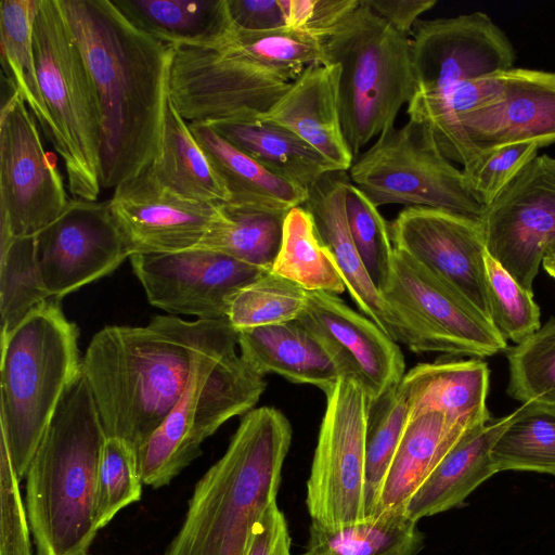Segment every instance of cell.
<instances>
[{
    "mask_svg": "<svg viewBox=\"0 0 555 555\" xmlns=\"http://www.w3.org/2000/svg\"><path fill=\"white\" fill-rule=\"evenodd\" d=\"M96 87L101 185L116 188L163 151L173 47L133 24L111 0H59Z\"/></svg>",
    "mask_w": 555,
    "mask_h": 555,
    "instance_id": "6da1fadb",
    "label": "cell"
},
{
    "mask_svg": "<svg viewBox=\"0 0 555 555\" xmlns=\"http://www.w3.org/2000/svg\"><path fill=\"white\" fill-rule=\"evenodd\" d=\"M230 327L228 320L170 314L144 326H105L94 334L82 373L106 437L137 452L177 404L197 351Z\"/></svg>",
    "mask_w": 555,
    "mask_h": 555,
    "instance_id": "7a4b0ae2",
    "label": "cell"
},
{
    "mask_svg": "<svg viewBox=\"0 0 555 555\" xmlns=\"http://www.w3.org/2000/svg\"><path fill=\"white\" fill-rule=\"evenodd\" d=\"M291 442L292 426L280 410L260 406L244 414L223 455L196 482L164 555H246L276 501Z\"/></svg>",
    "mask_w": 555,
    "mask_h": 555,
    "instance_id": "3957f363",
    "label": "cell"
},
{
    "mask_svg": "<svg viewBox=\"0 0 555 555\" xmlns=\"http://www.w3.org/2000/svg\"><path fill=\"white\" fill-rule=\"evenodd\" d=\"M82 369L66 390L26 474L36 555H83L99 531L95 492L106 440Z\"/></svg>",
    "mask_w": 555,
    "mask_h": 555,
    "instance_id": "277c9868",
    "label": "cell"
},
{
    "mask_svg": "<svg viewBox=\"0 0 555 555\" xmlns=\"http://www.w3.org/2000/svg\"><path fill=\"white\" fill-rule=\"evenodd\" d=\"M79 331L50 298L1 335V438L20 480L68 387L80 374Z\"/></svg>",
    "mask_w": 555,
    "mask_h": 555,
    "instance_id": "5b68a950",
    "label": "cell"
},
{
    "mask_svg": "<svg viewBox=\"0 0 555 555\" xmlns=\"http://www.w3.org/2000/svg\"><path fill=\"white\" fill-rule=\"evenodd\" d=\"M236 345L237 332L230 327L197 351L177 404L137 450L144 485H169L202 454L203 442L222 424L258 402L266 382L236 352Z\"/></svg>",
    "mask_w": 555,
    "mask_h": 555,
    "instance_id": "8992f818",
    "label": "cell"
},
{
    "mask_svg": "<svg viewBox=\"0 0 555 555\" xmlns=\"http://www.w3.org/2000/svg\"><path fill=\"white\" fill-rule=\"evenodd\" d=\"M323 48L326 64L340 67V119L356 159L372 139L395 127L414 94L411 39L360 0Z\"/></svg>",
    "mask_w": 555,
    "mask_h": 555,
    "instance_id": "52a82bcc",
    "label": "cell"
},
{
    "mask_svg": "<svg viewBox=\"0 0 555 555\" xmlns=\"http://www.w3.org/2000/svg\"><path fill=\"white\" fill-rule=\"evenodd\" d=\"M37 76L55 152L73 199L101 192L102 114L95 83L59 0H38L33 24Z\"/></svg>",
    "mask_w": 555,
    "mask_h": 555,
    "instance_id": "ba28073f",
    "label": "cell"
},
{
    "mask_svg": "<svg viewBox=\"0 0 555 555\" xmlns=\"http://www.w3.org/2000/svg\"><path fill=\"white\" fill-rule=\"evenodd\" d=\"M351 182L376 206L401 204L449 210L479 220L485 206L418 124L383 132L348 170Z\"/></svg>",
    "mask_w": 555,
    "mask_h": 555,
    "instance_id": "9c48e42d",
    "label": "cell"
},
{
    "mask_svg": "<svg viewBox=\"0 0 555 555\" xmlns=\"http://www.w3.org/2000/svg\"><path fill=\"white\" fill-rule=\"evenodd\" d=\"M414 352L476 359L507 350V340L460 292L393 247L390 276L379 292Z\"/></svg>",
    "mask_w": 555,
    "mask_h": 555,
    "instance_id": "30bf717a",
    "label": "cell"
},
{
    "mask_svg": "<svg viewBox=\"0 0 555 555\" xmlns=\"http://www.w3.org/2000/svg\"><path fill=\"white\" fill-rule=\"evenodd\" d=\"M289 85L221 39L173 47L169 96L189 124L259 119Z\"/></svg>",
    "mask_w": 555,
    "mask_h": 555,
    "instance_id": "8fae6325",
    "label": "cell"
},
{
    "mask_svg": "<svg viewBox=\"0 0 555 555\" xmlns=\"http://www.w3.org/2000/svg\"><path fill=\"white\" fill-rule=\"evenodd\" d=\"M306 504L311 521L339 526L366 518L365 434L369 402L362 387L340 377L325 392Z\"/></svg>",
    "mask_w": 555,
    "mask_h": 555,
    "instance_id": "7c38bea8",
    "label": "cell"
},
{
    "mask_svg": "<svg viewBox=\"0 0 555 555\" xmlns=\"http://www.w3.org/2000/svg\"><path fill=\"white\" fill-rule=\"evenodd\" d=\"M22 93L0 111V242L35 236L67 208L63 178L49 158Z\"/></svg>",
    "mask_w": 555,
    "mask_h": 555,
    "instance_id": "4fadbf2b",
    "label": "cell"
},
{
    "mask_svg": "<svg viewBox=\"0 0 555 555\" xmlns=\"http://www.w3.org/2000/svg\"><path fill=\"white\" fill-rule=\"evenodd\" d=\"M479 221L487 253L532 293L543 259L555 249V158L537 155Z\"/></svg>",
    "mask_w": 555,
    "mask_h": 555,
    "instance_id": "5bb4252c",
    "label": "cell"
},
{
    "mask_svg": "<svg viewBox=\"0 0 555 555\" xmlns=\"http://www.w3.org/2000/svg\"><path fill=\"white\" fill-rule=\"evenodd\" d=\"M411 51L415 90L410 102L437 98L455 86L513 67L515 51L483 12L418 20Z\"/></svg>",
    "mask_w": 555,
    "mask_h": 555,
    "instance_id": "9a60e30c",
    "label": "cell"
},
{
    "mask_svg": "<svg viewBox=\"0 0 555 555\" xmlns=\"http://www.w3.org/2000/svg\"><path fill=\"white\" fill-rule=\"evenodd\" d=\"M151 305L170 314L228 320L230 298L268 271L228 255L192 248L129 257Z\"/></svg>",
    "mask_w": 555,
    "mask_h": 555,
    "instance_id": "2e32d148",
    "label": "cell"
},
{
    "mask_svg": "<svg viewBox=\"0 0 555 555\" xmlns=\"http://www.w3.org/2000/svg\"><path fill=\"white\" fill-rule=\"evenodd\" d=\"M37 242L42 281L56 299L112 273L130 257L108 201L70 199Z\"/></svg>",
    "mask_w": 555,
    "mask_h": 555,
    "instance_id": "e0dca14e",
    "label": "cell"
},
{
    "mask_svg": "<svg viewBox=\"0 0 555 555\" xmlns=\"http://www.w3.org/2000/svg\"><path fill=\"white\" fill-rule=\"evenodd\" d=\"M389 233L395 248L444 279L492 323L487 249L479 220L449 210L411 206L389 223Z\"/></svg>",
    "mask_w": 555,
    "mask_h": 555,
    "instance_id": "ac0fdd59",
    "label": "cell"
},
{
    "mask_svg": "<svg viewBox=\"0 0 555 555\" xmlns=\"http://www.w3.org/2000/svg\"><path fill=\"white\" fill-rule=\"evenodd\" d=\"M499 80L495 98L457 122L454 162L462 166L504 144L555 143V73L512 67Z\"/></svg>",
    "mask_w": 555,
    "mask_h": 555,
    "instance_id": "d6986e66",
    "label": "cell"
},
{
    "mask_svg": "<svg viewBox=\"0 0 555 555\" xmlns=\"http://www.w3.org/2000/svg\"><path fill=\"white\" fill-rule=\"evenodd\" d=\"M108 203L130 256L195 248L223 216L222 204L181 197L149 168L117 185Z\"/></svg>",
    "mask_w": 555,
    "mask_h": 555,
    "instance_id": "ffe728a7",
    "label": "cell"
},
{
    "mask_svg": "<svg viewBox=\"0 0 555 555\" xmlns=\"http://www.w3.org/2000/svg\"><path fill=\"white\" fill-rule=\"evenodd\" d=\"M296 320L321 340L343 377L362 387L369 405L401 383L405 364L400 347L337 295L308 292L306 307Z\"/></svg>",
    "mask_w": 555,
    "mask_h": 555,
    "instance_id": "44dd1931",
    "label": "cell"
},
{
    "mask_svg": "<svg viewBox=\"0 0 555 555\" xmlns=\"http://www.w3.org/2000/svg\"><path fill=\"white\" fill-rule=\"evenodd\" d=\"M348 171L324 173L307 189L302 207L311 215L319 236L333 256L346 288L357 307L396 343L403 333L378 289L371 281L351 237L346 214Z\"/></svg>",
    "mask_w": 555,
    "mask_h": 555,
    "instance_id": "7402d4cb",
    "label": "cell"
},
{
    "mask_svg": "<svg viewBox=\"0 0 555 555\" xmlns=\"http://www.w3.org/2000/svg\"><path fill=\"white\" fill-rule=\"evenodd\" d=\"M339 76L338 64L306 67L259 119L287 128L337 170L348 171L354 157L341 126Z\"/></svg>",
    "mask_w": 555,
    "mask_h": 555,
    "instance_id": "603a6c76",
    "label": "cell"
},
{
    "mask_svg": "<svg viewBox=\"0 0 555 555\" xmlns=\"http://www.w3.org/2000/svg\"><path fill=\"white\" fill-rule=\"evenodd\" d=\"M509 417L511 414L490 421L464 434L413 493L404 513L418 521L449 511L499 473L492 448Z\"/></svg>",
    "mask_w": 555,
    "mask_h": 555,
    "instance_id": "cb8c5ba5",
    "label": "cell"
},
{
    "mask_svg": "<svg viewBox=\"0 0 555 555\" xmlns=\"http://www.w3.org/2000/svg\"><path fill=\"white\" fill-rule=\"evenodd\" d=\"M488 364L470 360L420 363L401 379L410 418L439 412L469 427L491 421L487 408Z\"/></svg>",
    "mask_w": 555,
    "mask_h": 555,
    "instance_id": "d4e9b609",
    "label": "cell"
},
{
    "mask_svg": "<svg viewBox=\"0 0 555 555\" xmlns=\"http://www.w3.org/2000/svg\"><path fill=\"white\" fill-rule=\"evenodd\" d=\"M237 346L242 359L263 377L275 373L324 392L343 377L321 340L297 320L238 331Z\"/></svg>",
    "mask_w": 555,
    "mask_h": 555,
    "instance_id": "484cf974",
    "label": "cell"
},
{
    "mask_svg": "<svg viewBox=\"0 0 555 555\" xmlns=\"http://www.w3.org/2000/svg\"><path fill=\"white\" fill-rule=\"evenodd\" d=\"M473 428L439 412L410 418L384 478L373 515L404 512L408 501L430 470Z\"/></svg>",
    "mask_w": 555,
    "mask_h": 555,
    "instance_id": "4316f807",
    "label": "cell"
},
{
    "mask_svg": "<svg viewBox=\"0 0 555 555\" xmlns=\"http://www.w3.org/2000/svg\"><path fill=\"white\" fill-rule=\"evenodd\" d=\"M189 127L229 194L225 204L279 212L302 206L307 189L272 173L211 126L193 122Z\"/></svg>",
    "mask_w": 555,
    "mask_h": 555,
    "instance_id": "83f0119b",
    "label": "cell"
},
{
    "mask_svg": "<svg viewBox=\"0 0 555 555\" xmlns=\"http://www.w3.org/2000/svg\"><path fill=\"white\" fill-rule=\"evenodd\" d=\"M209 126L269 171L300 188L308 189L324 173L337 170L311 145L280 125L256 119Z\"/></svg>",
    "mask_w": 555,
    "mask_h": 555,
    "instance_id": "f1b7e54d",
    "label": "cell"
},
{
    "mask_svg": "<svg viewBox=\"0 0 555 555\" xmlns=\"http://www.w3.org/2000/svg\"><path fill=\"white\" fill-rule=\"evenodd\" d=\"M113 2L138 27L172 47L212 42L235 28L228 0H113Z\"/></svg>",
    "mask_w": 555,
    "mask_h": 555,
    "instance_id": "f546056e",
    "label": "cell"
},
{
    "mask_svg": "<svg viewBox=\"0 0 555 555\" xmlns=\"http://www.w3.org/2000/svg\"><path fill=\"white\" fill-rule=\"evenodd\" d=\"M425 537L404 512H384L339 526L311 521L304 555H417Z\"/></svg>",
    "mask_w": 555,
    "mask_h": 555,
    "instance_id": "4dcf8cb0",
    "label": "cell"
},
{
    "mask_svg": "<svg viewBox=\"0 0 555 555\" xmlns=\"http://www.w3.org/2000/svg\"><path fill=\"white\" fill-rule=\"evenodd\" d=\"M149 169L163 186L181 197L201 203L229 202L222 181L171 100L162 156Z\"/></svg>",
    "mask_w": 555,
    "mask_h": 555,
    "instance_id": "1f68e13d",
    "label": "cell"
},
{
    "mask_svg": "<svg viewBox=\"0 0 555 555\" xmlns=\"http://www.w3.org/2000/svg\"><path fill=\"white\" fill-rule=\"evenodd\" d=\"M271 271L307 292L338 296L347 289L311 215L302 206L291 209L285 216L281 245Z\"/></svg>",
    "mask_w": 555,
    "mask_h": 555,
    "instance_id": "d6a6232c",
    "label": "cell"
},
{
    "mask_svg": "<svg viewBox=\"0 0 555 555\" xmlns=\"http://www.w3.org/2000/svg\"><path fill=\"white\" fill-rule=\"evenodd\" d=\"M38 0L0 2L2 79L11 82L26 101L46 137H51V117L38 81L33 44V24Z\"/></svg>",
    "mask_w": 555,
    "mask_h": 555,
    "instance_id": "836d02e7",
    "label": "cell"
},
{
    "mask_svg": "<svg viewBox=\"0 0 555 555\" xmlns=\"http://www.w3.org/2000/svg\"><path fill=\"white\" fill-rule=\"evenodd\" d=\"M223 216L195 247L271 270L287 212L222 204Z\"/></svg>",
    "mask_w": 555,
    "mask_h": 555,
    "instance_id": "e575fe53",
    "label": "cell"
},
{
    "mask_svg": "<svg viewBox=\"0 0 555 555\" xmlns=\"http://www.w3.org/2000/svg\"><path fill=\"white\" fill-rule=\"evenodd\" d=\"M492 456L499 472L555 475V408L529 402L512 412Z\"/></svg>",
    "mask_w": 555,
    "mask_h": 555,
    "instance_id": "d590c367",
    "label": "cell"
},
{
    "mask_svg": "<svg viewBox=\"0 0 555 555\" xmlns=\"http://www.w3.org/2000/svg\"><path fill=\"white\" fill-rule=\"evenodd\" d=\"M50 298L40 272L37 235L0 242L1 335Z\"/></svg>",
    "mask_w": 555,
    "mask_h": 555,
    "instance_id": "8d00e7d4",
    "label": "cell"
},
{
    "mask_svg": "<svg viewBox=\"0 0 555 555\" xmlns=\"http://www.w3.org/2000/svg\"><path fill=\"white\" fill-rule=\"evenodd\" d=\"M234 51L292 82L313 64H326L323 41L288 27L249 31L235 28L221 38Z\"/></svg>",
    "mask_w": 555,
    "mask_h": 555,
    "instance_id": "74e56055",
    "label": "cell"
},
{
    "mask_svg": "<svg viewBox=\"0 0 555 555\" xmlns=\"http://www.w3.org/2000/svg\"><path fill=\"white\" fill-rule=\"evenodd\" d=\"M409 421L408 401L399 386L369 405L365 434L366 517L374 514L384 478Z\"/></svg>",
    "mask_w": 555,
    "mask_h": 555,
    "instance_id": "f35d334b",
    "label": "cell"
},
{
    "mask_svg": "<svg viewBox=\"0 0 555 555\" xmlns=\"http://www.w3.org/2000/svg\"><path fill=\"white\" fill-rule=\"evenodd\" d=\"M307 293L296 283L268 271L230 298L227 319L236 332L291 322L304 311Z\"/></svg>",
    "mask_w": 555,
    "mask_h": 555,
    "instance_id": "ab89813d",
    "label": "cell"
},
{
    "mask_svg": "<svg viewBox=\"0 0 555 555\" xmlns=\"http://www.w3.org/2000/svg\"><path fill=\"white\" fill-rule=\"evenodd\" d=\"M507 393L524 403L555 408V318L507 350Z\"/></svg>",
    "mask_w": 555,
    "mask_h": 555,
    "instance_id": "60d3db41",
    "label": "cell"
},
{
    "mask_svg": "<svg viewBox=\"0 0 555 555\" xmlns=\"http://www.w3.org/2000/svg\"><path fill=\"white\" fill-rule=\"evenodd\" d=\"M142 479L135 450L118 438L102 448L95 492V524L104 528L126 506L141 500Z\"/></svg>",
    "mask_w": 555,
    "mask_h": 555,
    "instance_id": "b9f144b4",
    "label": "cell"
},
{
    "mask_svg": "<svg viewBox=\"0 0 555 555\" xmlns=\"http://www.w3.org/2000/svg\"><path fill=\"white\" fill-rule=\"evenodd\" d=\"M346 214L357 250L371 281L380 292L392 266L393 245L389 224L378 207L351 180L346 185Z\"/></svg>",
    "mask_w": 555,
    "mask_h": 555,
    "instance_id": "7bdbcfd3",
    "label": "cell"
},
{
    "mask_svg": "<svg viewBox=\"0 0 555 555\" xmlns=\"http://www.w3.org/2000/svg\"><path fill=\"white\" fill-rule=\"evenodd\" d=\"M487 294L491 321L507 340L520 344L540 327V308L528 292L488 253Z\"/></svg>",
    "mask_w": 555,
    "mask_h": 555,
    "instance_id": "ee69618b",
    "label": "cell"
},
{
    "mask_svg": "<svg viewBox=\"0 0 555 555\" xmlns=\"http://www.w3.org/2000/svg\"><path fill=\"white\" fill-rule=\"evenodd\" d=\"M534 142H517L483 151L463 166L475 197L486 207L538 155Z\"/></svg>",
    "mask_w": 555,
    "mask_h": 555,
    "instance_id": "f6af8a7d",
    "label": "cell"
},
{
    "mask_svg": "<svg viewBox=\"0 0 555 555\" xmlns=\"http://www.w3.org/2000/svg\"><path fill=\"white\" fill-rule=\"evenodd\" d=\"M20 479L0 437V555H33L30 526Z\"/></svg>",
    "mask_w": 555,
    "mask_h": 555,
    "instance_id": "bcb514c9",
    "label": "cell"
},
{
    "mask_svg": "<svg viewBox=\"0 0 555 555\" xmlns=\"http://www.w3.org/2000/svg\"><path fill=\"white\" fill-rule=\"evenodd\" d=\"M286 27L321 41L360 4V0H279Z\"/></svg>",
    "mask_w": 555,
    "mask_h": 555,
    "instance_id": "7dc6e473",
    "label": "cell"
},
{
    "mask_svg": "<svg viewBox=\"0 0 555 555\" xmlns=\"http://www.w3.org/2000/svg\"><path fill=\"white\" fill-rule=\"evenodd\" d=\"M291 546L287 522L275 501L258 522L246 555H293Z\"/></svg>",
    "mask_w": 555,
    "mask_h": 555,
    "instance_id": "c3c4849f",
    "label": "cell"
},
{
    "mask_svg": "<svg viewBox=\"0 0 555 555\" xmlns=\"http://www.w3.org/2000/svg\"><path fill=\"white\" fill-rule=\"evenodd\" d=\"M228 5L240 29L263 31L286 27L279 0H228Z\"/></svg>",
    "mask_w": 555,
    "mask_h": 555,
    "instance_id": "681fc988",
    "label": "cell"
},
{
    "mask_svg": "<svg viewBox=\"0 0 555 555\" xmlns=\"http://www.w3.org/2000/svg\"><path fill=\"white\" fill-rule=\"evenodd\" d=\"M376 15L398 31L411 35L420 16L429 11L436 0H362Z\"/></svg>",
    "mask_w": 555,
    "mask_h": 555,
    "instance_id": "f907efd6",
    "label": "cell"
},
{
    "mask_svg": "<svg viewBox=\"0 0 555 555\" xmlns=\"http://www.w3.org/2000/svg\"><path fill=\"white\" fill-rule=\"evenodd\" d=\"M543 269L555 279V249L550 253L542 262Z\"/></svg>",
    "mask_w": 555,
    "mask_h": 555,
    "instance_id": "816d5d0a",
    "label": "cell"
},
{
    "mask_svg": "<svg viewBox=\"0 0 555 555\" xmlns=\"http://www.w3.org/2000/svg\"><path fill=\"white\" fill-rule=\"evenodd\" d=\"M83 555H89L88 553L83 554Z\"/></svg>",
    "mask_w": 555,
    "mask_h": 555,
    "instance_id": "f5cc1de1",
    "label": "cell"
}]
</instances>
